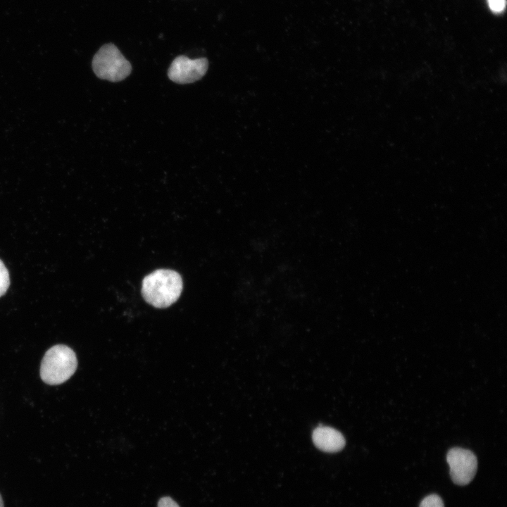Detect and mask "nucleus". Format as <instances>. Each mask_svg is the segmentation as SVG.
<instances>
[{"instance_id":"423d86ee","label":"nucleus","mask_w":507,"mask_h":507,"mask_svg":"<svg viewBox=\"0 0 507 507\" xmlns=\"http://www.w3.org/2000/svg\"><path fill=\"white\" fill-rule=\"evenodd\" d=\"M312 439L318 449L327 453L338 452L345 446V439L342 434L327 426L317 427L313 432Z\"/></svg>"},{"instance_id":"20e7f679","label":"nucleus","mask_w":507,"mask_h":507,"mask_svg":"<svg viewBox=\"0 0 507 507\" xmlns=\"http://www.w3.org/2000/svg\"><path fill=\"white\" fill-rule=\"evenodd\" d=\"M453 482L458 485H466L474 478L477 469V460L470 450L454 447L446 455Z\"/></svg>"},{"instance_id":"1a4fd4ad","label":"nucleus","mask_w":507,"mask_h":507,"mask_svg":"<svg viewBox=\"0 0 507 507\" xmlns=\"http://www.w3.org/2000/svg\"><path fill=\"white\" fill-rule=\"evenodd\" d=\"M491 10L496 13L502 11L506 6V0H487Z\"/></svg>"},{"instance_id":"f257e3e1","label":"nucleus","mask_w":507,"mask_h":507,"mask_svg":"<svg viewBox=\"0 0 507 507\" xmlns=\"http://www.w3.org/2000/svg\"><path fill=\"white\" fill-rule=\"evenodd\" d=\"M182 290V280L172 270H156L146 275L142 286L145 301L156 308H166L175 303Z\"/></svg>"},{"instance_id":"9d476101","label":"nucleus","mask_w":507,"mask_h":507,"mask_svg":"<svg viewBox=\"0 0 507 507\" xmlns=\"http://www.w3.org/2000/svg\"><path fill=\"white\" fill-rule=\"evenodd\" d=\"M158 507H180L179 505L170 497L164 496L159 499Z\"/></svg>"},{"instance_id":"0eeeda50","label":"nucleus","mask_w":507,"mask_h":507,"mask_svg":"<svg viewBox=\"0 0 507 507\" xmlns=\"http://www.w3.org/2000/svg\"><path fill=\"white\" fill-rule=\"evenodd\" d=\"M10 284L8 272L4 263L0 259V296L7 291Z\"/></svg>"},{"instance_id":"7ed1b4c3","label":"nucleus","mask_w":507,"mask_h":507,"mask_svg":"<svg viewBox=\"0 0 507 507\" xmlns=\"http://www.w3.org/2000/svg\"><path fill=\"white\" fill-rule=\"evenodd\" d=\"M92 69L101 79L119 82L130 74L132 66L119 49L109 43L103 45L94 55Z\"/></svg>"},{"instance_id":"f03ea898","label":"nucleus","mask_w":507,"mask_h":507,"mask_svg":"<svg viewBox=\"0 0 507 507\" xmlns=\"http://www.w3.org/2000/svg\"><path fill=\"white\" fill-rule=\"evenodd\" d=\"M77 367L75 352L65 345L57 344L45 353L41 363L40 376L45 383L57 385L67 381Z\"/></svg>"},{"instance_id":"9b49d317","label":"nucleus","mask_w":507,"mask_h":507,"mask_svg":"<svg viewBox=\"0 0 507 507\" xmlns=\"http://www.w3.org/2000/svg\"><path fill=\"white\" fill-rule=\"evenodd\" d=\"M0 507H4V501H3V499H2V497H1V494H0Z\"/></svg>"},{"instance_id":"39448f33","label":"nucleus","mask_w":507,"mask_h":507,"mask_svg":"<svg viewBox=\"0 0 507 507\" xmlns=\"http://www.w3.org/2000/svg\"><path fill=\"white\" fill-rule=\"evenodd\" d=\"M208 67V61L206 58L190 59L184 56H179L170 64L168 76L177 84L192 83L206 74Z\"/></svg>"},{"instance_id":"6e6552de","label":"nucleus","mask_w":507,"mask_h":507,"mask_svg":"<svg viewBox=\"0 0 507 507\" xmlns=\"http://www.w3.org/2000/svg\"><path fill=\"white\" fill-rule=\"evenodd\" d=\"M419 507H444L442 498L437 494H430L425 496Z\"/></svg>"}]
</instances>
